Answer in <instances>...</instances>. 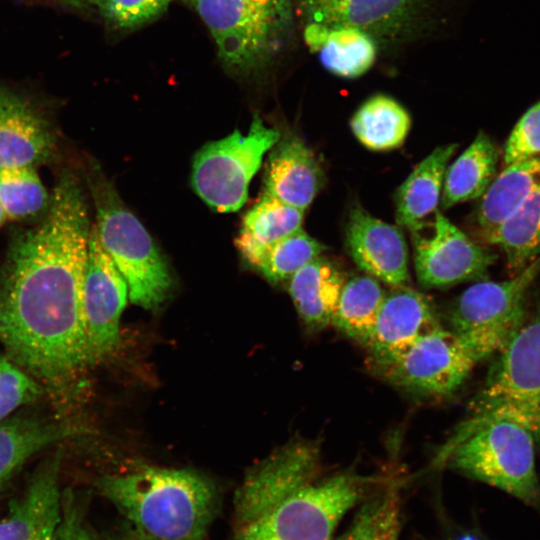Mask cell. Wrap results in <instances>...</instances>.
Masks as SVG:
<instances>
[{"mask_svg": "<svg viewBox=\"0 0 540 540\" xmlns=\"http://www.w3.org/2000/svg\"><path fill=\"white\" fill-rule=\"evenodd\" d=\"M90 230L80 183L66 173L41 221L13 241L0 284L6 356L53 388L88 365L83 281Z\"/></svg>", "mask_w": 540, "mask_h": 540, "instance_id": "1", "label": "cell"}, {"mask_svg": "<svg viewBox=\"0 0 540 540\" xmlns=\"http://www.w3.org/2000/svg\"><path fill=\"white\" fill-rule=\"evenodd\" d=\"M96 484L150 540H201L216 512L214 484L192 470L143 466Z\"/></svg>", "mask_w": 540, "mask_h": 540, "instance_id": "2", "label": "cell"}, {"mask_svg": "<svg viewBox=\"0 0 540 540\" xmlns=\"http://www.w3.org/2000/svg\"><path fill=\"white\" fill-rule=\"evenodd\" d=\"M459 0H293L302 30L357 27L379 52L440 40L455 24Z\"/></svg>", "mask_w": 540, "mask_h": 540, "instance_id": "3", "label": "cell"}, {"mask_svg": "<svg viewBox=\"0 0 540 540\" xmlns=\"http://www.w3.org/2000/svg\"><path fill=\"white\" fill-rule=\"evenodd\" d=\"M535 441L520 424L503 418L469 416L439 453L440 464L540 507Z\"/></svg>", "mask_w": 540, "mask_h": 540, "instance_id": "4", "label": "cell"}, {"mask_svg": "<svg viewBox=\"0 0 540 540\" xmlns=\"http://www.w3.org/2000/svg\"><path fill=\"white\" fill-rule=\"evenodd\" d=\"M188 1L208 28L221 63L244 77L271 63L295 16L293 0Z\"/></svg>", "mask_w": 540, "mask_h": 540, "instance_id": "5", "label": "cell"}, {"mask_svg": "<svg viewBox=\"0 0 540 540\" xmlns=\"http://www.w3.org/2000/svg\"><path fill=\"white\" fill-rule=\"evenodd\" d=\"M472 400L471 415L525 427L540 449V307L510 335Z\"/></svg>", "mask_w": 540, "mask_h": 540, "instance_id": "6", "label": "cell"}, {"mask_svg": "<svg viewBox=\"0 0 540 540\" xmlns=\"http://www.w3.org/2000/svg\"><path fill=\"white\" fill-rule=\"evenodd\" d=\"M369 480L351 473L297 488L264 514L235 528V540H331Z\"/></svg>", "mask_w": 540, "mask_h": 540, "instance_id": "7", "label": "cell"}, {"mask_svg": "<svg viewBox=\"0 0 540 540\" xmlns=\"http://www.w3.org/2000/svg\"><path fill=\"white\" fill-rule=\"evenodd\" d=\"M96 205L99 241L126 281L130 301L145 309L157 307L172 285L164 257L110 186L98 190Z\"/></svg>", "mask_w": 540, "mask_h": 540, "instance_id": "8", "label": "cell"}, {"mask_svg": "<svg viewBox=\"0 0 540 540\" xmlns=\"http://www.w3.org/2000/svg\"><path fill=\"white\" fill-rule=\"evenodd\" d=\"M540 273V257L505 281H481L451 304L453 332L477 361L498 352L524 319L529 289Z\"/></svg>", "mask_w": 540, "mask_h": 540, "instance_id": "9", "label": "cell"}, {"mask_svg": "<svg viewBox=\"0 0 540 540\" xmlns=\"http://www.w3.org/2000/svg\"><path fill=\"white\" fill-rule=\"evenodd\" d=\"M280 138L278 130L267 127L254 114L247 134L235 130L196 153L191 175L194 191L217 212L237 211L247 200L249 184L261 167L264 154Z\"/></svg>", "mask_w": 540, "mask_h": 540, "instance_id": "10", "label": "cell"}, {"mask_svg": "<svg viewBox=\"0 0 540 540\" xmlns=\"http://www.w3.org/2000/svg\"><path fill=\"white\" fill-rule=\"evenodd\" d=\"M477 363L460 339L441 327L377 370L401 388L442 396L457 390Z\"/></svg>", "mask_w": 540, "mask_h": 540, "instance_id": "11", "label": "cell"}, {"mask_svg": "<svg viewBox=\"0 0 540 540\" xmlns=\"http://www.w3.org/2000/svg\"><path fill=\"white\" fill-rule=\"evenodd\" d=\"M129 298L128 287L91 226L83 281V314L87 363L95 364L116 351L120 317Z\"/></svg>", "mask_w": 540, "mask_h": 540, "instance_id": "12", "label": "cell"}, {"mask_svg": "<svg viewBox=\"0 0 540 540\" xmlns=\"http://www.w3.org/2000/svg\"><path fill=\"white\" fill-rule=\"evenodd\" d=\"M320 453L309 441H295L254 466L234 498L235 528L258 518L314 478Z\"/></svg>", "mask_w": 540, "mask_h": 540, "instance_id": "13", "label": "cell"}, {"mask_svg": "<svg viewBox=\"0 0 540 540\" xmlns=\"http://www.w3.org/2000/svg\"><path fill=\"white\" fill-rule=\"evenodd\" d=\"M412 235L416 275L426 288L485 278L497 259L493 251L472 241L439 210L435 211L432 236Z\"/></svg>", "mask_w": 540, "mask_h": 540, "instance_id": "14", "label": "cell"}, {"mask_svg": "<svg viewBox=\"0 0 540 540\" xmlns=\"http://www.w3.org/2000/svg\"><path fill=\"white\" fill-rule=\"evenodd\" d=\"M394 288L386 292L374 327L363 344L376 369L441 328L435 308L424 294L406 286Z\"/></svg>", "mask_w": 540, "mask_h": 540, "instance_id": "15", "label": "cell"}, {"mask_svg": "<svg viewBox=\"0 0 540 540\" xmlns=\"http://www.w3.org/2000/svg\"><path fill=\"white\" fill-rule=\"evenodd\" d=\"M61 450L34 470L24 493L9 504L0 519V540H54L61 520L59 475Z\"/></svg>", "mask_w": 540, "mask_h": 540, "instance_id": "16", "label": "cell"}, {"mask_svg": "<svg viewBox=\"0 0 540 540\" xmlns=\"http://www.w3.org/2000/svg\"><path fill=\"white\" fill-rule=\"evenodd\" d=\"M346 247L356 265L378 281L393 287L409 282L408 249L398 226L354 207L346 226Z\"/></svg>", "mask_w": 540, "mask_h": 540, "instance_id": "17", "label": "cell"}, {"mask_svg": "<svg viewBox=\"0 0 540 540\" xmlns=\"http://www.w3.org/2000/svg\"><path fill=\"white\" fill-rule=\"evenodd\" d=\"M56 139L31 103L0 88V169L36 167L55 152Z\"/></svg>", "mask_w": 540, "mask_h": 540, "instance_id": "18", "label": "cell"}, {"mask_svg": "<svg viewBox=\"0 0 540 540\" xmlns=\"http://www.w3.org/2000/svg\"><path fill=\"white\" fill-rule=\"evenodd\" d=\"M323 169L296 135L281 137L268 157L264 193L305 211L324 184Z\"/></svg>", "mask_w": 540, "mask_h": 540, "instance_id": "19", "label": "cell"}, {"mask_svg": "<svg viewBox=\"0 0 540 540\" xmlns=\"http://www.w3.org/2000/svg\"><path fill=\"white\" fill-rule=\"evenodd\" d=\"M456 144L438 146L424 158L400 185L395 195V219L398 226L419 232L424 219L436 211L441 200L448 162Z\"/></svg>", "mask_w": 540, "mask_h": 540, "instance_id": "20", "label": "cell"}, {"mask_svg": "<svg viewBox=\"0 0 540 540\" xmlns=\"http://www.w3.org/2000/svg\"><path fill=\"white\" fill-rule=\"evenodd\" d=\"M289 293L305 325L319 331L332 325L345 279L326 258H315L289 280Z\"/></svg>", "mask_w": 540, "mask_h": 540, "instance_id": "21", "label": "cell"}, {"mask_svg": "<svg viewBox=\"0 0 540 540\" xmlns=\"http://www.w3.org/2000/svg\"><path fill=\"white\" fill-rule=\"evenodd\" d=\"M540 190V155L506 165L482 195L476 219L485 240Z\"/></svg>", "mask_w": 540, "mask_h": 540, "instance_id": "22", "label": "cell"}, {"mask_svg": "<svg viewBox=\"0 0 540 540\" xmlns=\"http://www.w3.org/2000/svg\"><path fill=\"white\" fill-rule=\"evenodd\" d=\"M305 44L317 53L321 64L331 73L356 78L374 64L379 49L373 38L353 26L303 30Z\"/></svg>", "mask_w": 540, "mask_h": 540, "instance_id": "23", "label": "cell"}, {"mask_svg": "<svg viewBox=\"0 0 540 540\" xmlns=\"http://www.w3.org/2000/svg\"><path fill=\"white\" fill-rule=\"evenodd\" d=\"M82 433L72 424L30 418L0 421V490L31 456Z\"/></svg>", "mask_w": 540, "mask_h": 540, "instance_id": "24", "label": "cell"}, {"mask_svg": "<svg viewBox=\"0 0 540 540\" xmlns=\"http://www.w3.org/2000/svg\"><path fill=\"white\" fill-rule=\"evenodd\" d=\"M304 211L267 194L245 214L235 240L243 259L254 266L264 251L301 228Z\"/></svg>", "mask_w": 540, "mask_h": 540, "instance_id": "25", "label": "cell"}, {"mask_svg": "<svg viewBox=\"0 0 540 540\" xmlns=\"http://www.w3.org/2000/svg\"><path fill=\"white\" fill-rule=\"evenodd\" d=\"M498 152L492 140L479 132L469 147L446 169L441 207L450 208L485 193L497 175Z\"/></svg>", "mask_w": 540, "mask_h": 540, "instance_id": "26", "label": "cell"}, {"mask_svg": "<svg viewBox=\"0 0 540 540\" xmlns=\"http://www.w3.org/2000/svg\"><path fill=\"white\" fill-rule=\"evenodd\" d=\"M410 126L408 112L386 95L369 98L351 119V128L356 138L373 151H387L401 146Z\"/></svg>", "mask_w": 540, "mask_h": 540, "instance_id": "27", "label": "cell"}, {"mask_svg": "<svg viewBox=\"0 0 540 540\" xmlns=\"http://www.w3.org/2000/svg\"><path fill=\"white\" fill-rule=\"evenodd\" d=\"M485 241L499 246L513 275L540 257V190L527 198Z\"/></svg>", "mask_w": 540, "mask_h": 540, "instance_id": "28", "label": "cell"}, {"mask_svg": "<svg viewBox=\"0 0 540 540\" xmlns=\"http://www.w3.org/2000/svg\"><path fill=\"white\" fill-rule=\"evenodd\" d=\"M386 292L370 275L355 276L342 288L332 325L364 344L369 337Z\"/></svg>", "mask_w": 540, "mask_h": 540, "instance_id": "29", "label": "cell"}, {"mask_svg": "<svg viewBox=\"0 0 540 540\" xmlns=\"http://www.w3.org/2000/svg\"><path fill=\"white\" fill-rule=\"evenodd\" d=\"M326 247L302 227L269 246L253 266L271 283L289 280Z\"/></svg>", "mask_w": 540, "mask_h": 540, "instance_id": "30", "label": "cell"}, {"mask_svg": "<svg viewBox=\"0 0 540 540\" xmlns=\"http://www.w3.org/2000/svg\"><path fill=\"white\" fill-rule=\"evenodd\" d=\"M47 191L34 167L0 169V204L7 218L22 220L46 211Z\"/></svg>", "mask_w": 540, "mask_h": 540, "instance_id": "31", "label": "cell"}, {"mask_svg": "<svg viewBox=\"0 0 540 540\" xmlns=\"http://www.w3.org/2000/svg\"><path fill=\"white\" fill-rule=\"evenodd\" d=\"M398 496L388 490L367 500L337 540H397Z\"/></svg>", "mask_w": 540, "mask_h": 540, "instance_id": "32", "label": "cell"}, {"mask_svg": "<svg viewBox=\"0 0 540 540\" xmlns=\"http://www.w3.org/2000/svg\"><path fill=\"white\" fill-rule=\"evenodd\" d=\"M172 0H89L112 27L133 30L162 15Z\"/></svg>", "mask_w": 540, "mask_h": 540, "instance_id": "33", "label": "cell"}, {"mask_svg": "<svg viewBox=\"0 0 540 540\" xmlns=\"http://www.w3.org/2000/svg\"><path fill=\"white\" fill-rule=\"evenodd\" d=\"M42 386L7 356H0V421L16 408L33 402Z\"/></svg>", "mask_w": 540, "mask_h": 540, "instance_id": "34", "label": "cell"}, {"mask_svg": "<svg viewBox=\"0 0 540 540\" xmlns=\"http://www.w3.org/2000/svg\"><path fill=\"white\" fill-rule=\"evenodd\" d=\"M503 152L505 166L540 155V100L518 120Z\"/></svg>", "mask_w": 540, "mask_h": 540, "instance_id": "35", "label": "cell"}, {"mask_svg": "<svg viewBox=\"0 0 540 540\" xmlns=\"http://www.w3.org/2000/svg\"><path fill=\"white\" fill-rule=\"evenodd\" d=\"M54 540H100L72 494L62 495L61 520Z\"/></svg>", "mask_w": 540, "mask_h": 540, "instance_id": "36", "label": "cell"}, {"mask_svg": "<svg viewBox=\"0 0 540 540\" xmlns=\"http://www.w3.org/2000/svg\"><path fill=\"white\" fill-rule=\"evenodd\" d=\"M73 7H83L89 4V0H54Z\"/></svg>", "mask_w": 540, "mask_h": 540, "instance_id": "37", "label": "cell"}, {"mask_svg": "<svg viewBox=\"0 0 540 540\" xmlns=\"http://www.w3.org/2000/svg\"><path fill=\"white\" fill-rule=\"evenodd\" d=\"M116 540H150V539L142 536L137 531H134V532L128 533L127 535L122 536V537H120V538H118Z\"/></svg>", "mask_w": 540, "mask_h": 540, "instance_id": "38", "label": "cell"}, {"mask_svg": "<svg viewBox=\"0 0 540 540\" xmlns=\"http://www.w3.org/2000/svg\"><path fill=\"white\" fill-rule=\"evenodd\" d=\"M6 219H7V215H6L3 207L0 204V227L4 224Z\"/></svg>", "mask_w": 540, "mask_h": 540, "instance_id": "39", "label": "cell"}, {"mask_svg": "<svg viewBox=\"0 0 540 540\" xmlns=\"http://www.w3.org/2000/svg\"><path fill=\"white\" fill-rule=\"evenodd\" d=\"M460 540H476V539L471 536H465V537H462Z\"/></svg>", "mask_w": 540, "mask_h": 540, "instance_id": "40", "label": "cell"}]
</instances>
